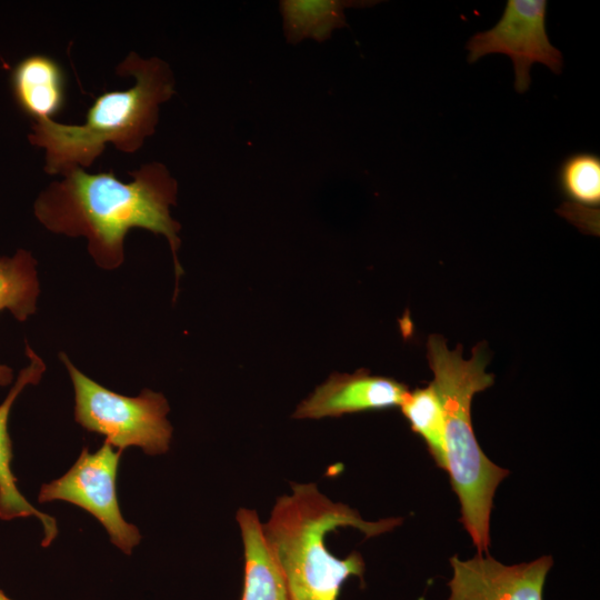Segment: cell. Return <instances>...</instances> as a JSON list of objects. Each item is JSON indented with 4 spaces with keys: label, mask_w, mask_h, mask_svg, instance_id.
Listing matches in <instances>:
<instances>
[{
    "label": "cell",
    "mask_w": 600,
    "mask_h": 600,
    "mask_svg": "<svg viewBox=\"0 0 600 600\" xmlns=\"http://www.w3.org/2000/svg\"><path fill=\"white\" fill-rule=\"evenodd\" d=\"M372 1L347 0H283L280 10L283 32L289 43L304 39L328 40L336 29L346 23L344 9L371 6Z\"/></svg>",
    "instance_id": "obj_13"
},
{
    "label": "cell",
    "mask_w": 600,
    "mask_h": 600,
    "mask_svg": "<svg viewBox=\"0 0 600 600\" xmlns=\"http://www.w3.org/2000/svg\"><path fill=\"white\" fill-rule=\"evenodd\" d=\"M26 354L29 358V364L20 370L14 384L0 404V519L9 521L36 517L43 528L41 544L49 547L58 536L57 521L51 516L39 511L23 497L17 487L18 480L11 468L13 452L8 431L11 408L23 389L29 384H37L46 371L44 362L29 344H26Z\"/></svg>",
    "instance_id": "obj_10"
},
{
    "label": "cell",
    "mask_w": 600,
    "mask_h": 600,
    "mask_svg": "<svg viewBox=\"0 0 600 600\" xmlns=\"http://www.w3.org/2000/svg\"><path fill=\"white\" fill-rule=\"evenodd\" d=\"M427 359L444 414L447 471L461 506V522L470 534L478 554H488L490 514L496 489L509 474L493 463L480 448L471 422V402L477 392L493 384L486 372L488 353L483 343L464 359L461 346L450 350L440 334L427 341Z\"/></svg>",
    "instance_id": "obj_4"
},
{
    "label": "cell",
    "mask_w": 600,
    "mask_h": 600,
    "mask_svg": "<svg viewBox=\"0 0 600 600\" xmlns=\"http://www.w3.org/2000/svg\"><path fill=\"white\" fill-rule=\"evenodd\" d=\"M116 71L121 77H133V86L98 96L83 123L33 121L28 139L44 150L48 174L62 176L74 168H89L109 143L133 153L154 133L160 106L174 94L172 70L160 58H142L132 51Z\"/></svg>",
    "instance_id": "obj_2"
},
{
    "label": "cell",
    "mask_w": 600,
    "mask_h": 600,
    "mask_svg": "<svg viewBox=\"0 0 600 600\" xmlns=\"http://www.w3.org/2000/svg\"><path fill=\"white\" fill-rule=\"evenodd\" d=\"M400 408L412 431L424 440L437 466L447 471L444 414L432 382L424 388L409 391Z\"/></svg>",
    "instance_id": "obj_15"
},
{
    "label": "cell",
    "mask_w": 600,
    "mask_h": 600,
    "mask_svg": "<svg viewBox=\"0 0 600 600\" xmlns=\"http://www.w3.org/2000/svg\"><path fill=\"white\" fill-rule=\"evenodd\" d=\"M36 260L26 250L14 256H0V311L8 309L19 321H24L36 311L40 292ZM12 369L0 364V387L12 382Z\"/></svg>",
    "instance_id": "obj_14"
},
{
    "label": "cell",
    "mask_w": 600,
    "mask_h": 600,
    "mask_svg": "<svg viewBox=\"0 0 600 600\" xmlns=\"http://www.w3.org/2000/svg\"><path fill=\"white\" fill-rule=\"evenodd\" d=\"M548 1L508 0L499 21L489 30L474 33L467 43L468 61L491 53L508 56L514 70V90L524 93L531 83L530 69L542 63L560 74L562 53L551 44L547 29Z\"/></svg>",
    "instance_id": "obj_7"
},
{
    "label": "cell",
    "mask_w": 600,
    "mask_h": 600,
    "mask_svg": "<svg viewBox=\"0 0 600 600\" xmlns=\"http://www.w3.org/2000/svg\"><path fill=\"white\" fill-rule=\"evenodd\" d=\"M0 600H12L0 589Z\"/></svg>",
    "instance_id": "obj_17"
},
{
    "label": "cell",
    "mask_w": 600,
    "mask_h": 600,
    "mask_svg": "<svg viewBox=\"0 0 600 600\" xmlns=\"http://www.w3.org/2000/svg\"><path fill=\"white\" fill-rule=\"evenodd\" d=\"M550 556L506 566L491 556L450 559L452 577L448 600H543V587L552 566Z\"/></svg>",
    "instance_id": "obj_8"
},
{
    "label": "cell",
    "mask_w": 600,
    "mask_h": 600,
    "mask_svg": "<svg viewBox=\"0 0 600 600\" xmlns=\"http://www.w3.org/2000/svg\"><path fill=\"white\" fill-rule=\"evenodd\" d=\"M74 392V420L83 429L104 437L112 447H139L150 456L169 450L172 426L164 396L143 389L128 397L107 389L82 373L64 352L59 353Z\"/></svg>",
    "instance_id": "obj_5"
},
{
    "label": "cell",
    "mask_w": 600,
    "mask_h": 600,
    "mask_svg": "<svg viewBox=\"0 0 600 600\" xmlns=\"http://www.w3.org/2000/svg\"><path fill=\"white\" fill-rule=\"evenodd\" d=\"M121 456L122 450L107 441L94 452L84 447L63 476L41 486L38 501L61 500L86 510L106 529L111 543L130 554L141 534L120 510L116 481Z\"/></svg>",
    "instance_id": "obj_6"
},
{
    "label": "cell",
    "mask_w": 600,
    "mask_h": 600,
    "mask_svg": "<svg viewBox=\"0 0 600 600\" xmlns=\"http://www.w3.org/2000/svg\"><path fill=\"white\" fill-rule=\"evenodd\" d=\"M408 392L406 384L366 369L334 372L297 407L293 418L321 419L400 407Z\"/></svg>",
    "instance_id": "obj_9"
},
{
    "label": "cell",
    "mask_w": 600,
    "mask_h": 600,
    "mask_svg": "<svg viewBox=\"0 0 600 600\" xmlns=\"http://www.w3.org/2000/svg\"><path fill=\"white\" fill-rule=\"evenodd\" d=\"M130 176L132 181L123 182L112 171L74 168L40 192L34 216L54 233L86 237L90 256L107 270L122 264L123 241L131 229L161 234L169 242L178 280L183 273L177 257L181 227L170 214L177 181L161 162L144 163Z\"/></svg>",
    "instance_id": "obj_1"
},
{
    "label": "cell",
    "mask_w": 600,
    "mask_h": 600,
    "mask_svg": "<svg viewBox=\"0 0 600 600\" xmlns=\"http://www.w3.org/2000/svg\"><path fill=\"white\" fill-rule=\"evenodd\" d=\"M66 74L51 57L31 54L17 63L11 73L14 99L34 121L52 119L66 102Z\"/></svg>",
    "instance_id": "obj_11"
},
{
    "label": "cell",
    "mask_w": 600,
    "mask_h": 600,
    "mask_svg": "<svg viewBox=\"0 0 600 600\" xmlns=\"http://www.w3.org/2000/svg\"><path fill=\"white\" fill-rule=\"evenodd\" d=\"M237 521L244 547L241 600H291L284 577L266 544L258 513L241 508Z\"/></svg>",
    "instance_id": "obj_12"
},
{
    "label": "cell",
    "mask_w": 600,
    "mask_h": 600,
    "mask_svg": "<svg viewBox=\"0 0 600 600\" xmlns=\"http://www.w3.org/2000/svg\"><path fill=\"white\" fill-rule=\"evenodd\" d=\"M262 524L266 544L279 566L291 600H338L343 583L363 578L364 562L357 551L344 559L331 554L324 537L339 527H352L367 538L388 532L401 519L363 520L343 503L332 502L314 483H292Z\"/></svg>",
    "instance_id": "obj_3"
},
{
    "label": "cell",
    "mask_w": 600,
    "mask_h": 600,
    "mask_svg": "<svg viewBox=\"0 0 600 600\" xmlns=\"http://www.w3.org/2000/svg\"><path fill=\"white\" fill-rule=\"evenodd\" d=\"M560 191L571 201L587 207L600 203V157L579 151L567 156L557 169Z\"/></svg>",
    "instance_id": "obj_16"
}]
</instances>
